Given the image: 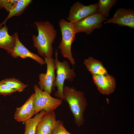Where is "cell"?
Instances as JSON below:
<instances>
[{
  "instance_id": "6da1fadb",
  "label": "cell",
  "mask_w": 134,
  "mask_h": 134,
  "mask_svg": "<svg viewBox=\"0 0 134 134\" xmlns=\"http://www.w3.org/2000/svg\"><path fill=\"white\" fill-rule=\"evenodd\" d=\"M38 35H33V46L37 50L38 54L44 57H52L53 48L52 45L57 35V31L54 26L46 21H35Z\"/></svg>"
},
{
  "instance_id": "7a4b0ae2",
  "label": "cell",
  "mask_w": 134,
  "mask_h": 134,
  "mask_svg": "<svg viewBox=\"0 0 134 134\" xmlns=\"http://www.w3.org/2000/svg\"><path fill=\"white\" fill-rule=\"evenodd\" d=\"M63 100L67 102L76 125L80 127L84 122V113L88 105L83 92L73 87L64 85Z\"/></svg>"
},
{
  "instance_id": "3957f363",
  "label": "cell",
  "mask_w": 134,
  "mask_h": 134,
  "mask_svg": "<svg viewBox=\"0 0 134 134\" xmlns=\"http://www.w3.org/2000/svg\"><path fill=\"white\" fill-rule=\"evenodd\" d=\"M59 24L62 38L58 48L63 57L67 58L74 66L76 63L71 51V46L76 34L74 26L73 23L64 19H61Z\"/></svg>"
},
{
  "instance_id": "277c9868",
  "label": "cell",
  "mask_w": 134,
  "mask_h": 134,
  "mask_svg": "<svg viewBox=\"0 0 134 134\" xmlns=\"http://www.w3.org/2000/svg\"><path fill=\"white\" fill-rule=\"evenodd\" d=\"M55 66L56 76L54 82L52 90L56 87L57 90L55 93V96L58 98L63 100V88L65 80L72 82L76 75L74 68L71 69L68 63L64 60L60 62L58 58V52L56 50L55 58L54 59Z\"/></svg>"
},
{
  "instance_id": "5b68a950",
  "label": "cell",
  "mask_w": 134,
  "mask_h": 134,
  "mask_svg": "<svg viewBox=\"0 0 134 134\" xmlns=\"http://www.w3.org/2000/svg\"><path fill=\"white\" fill-rule=\"evenodd\" d=\"M34 88L35 114L43 110L46 113L54 111L62 104V100L52 97L46 92L41 90L37 85H35Z\"/></svg>"
},
{
  "instance_id": "8992f818",
  "label": "cell",
  "mask_w": 134,
  "mask_h": 134,
  "mask_svg": "<svg viewBox=\"0 0 134 134\" xmlns=\"http://www.w3.org/2000/svg\"><path fill=\"white\" fill-rule=\"evenodd\" d=\"M107 20V19L97 12L73 24L76 34L83 32L89 35L95 29H99L101 28L102 22Z\"/></svg>"
},
{
  "instance_id": "52a82bcc",
  "label": "cell",
  "mask_w": 134,
  "mask_h": 134,
  "mask_svg": "<svg viewBox=\"0 0 134 134\" xmlns=\"http://www.w3.org/2000/svg\"><path fill=\"white\" fill-rule=\"evenodd\" d=\"M44 58L47 65V71L45 73H41L39 75L38 84L41 90L51 95L55 79V70L56 68L54 59L52 57Z\"/></svg>"
},
{
  "instance_id": "ba28073f",
  "label": "cell",
  "mask_w": 134,
  "mask_h": 134,
  "mask_svg": "<svg viewBox=\"0 0 134 134\" xmlns=\"http://www.w3.org/2000/svg\"><path fill=\"white\" fill-rule=\"evenodd\" d=\"M97 3L85 5L79 1H76L70 7L67 20L70 23H75L97 12Z\"/></svg>"
},
{
  "instance_id": "9c48e42d",
  "label": "cell",
  "mask_w": 134,
  "mask_h": 134,
  "mask_svg": "<svg viewBox=\"0 0 134 134\" xmlns=\"http://www.w3.org/2000/svg\"><path fill=\"white\" fill-rule=\"evenodd\" d=\"M104 24L113 23L119 26H127L134 29V11L123 8L117 9L113 17L107 19Z\"/></svg>"
},
{
  "instance_id": "30bf717a",
  "label": "cell",
  "mask_w": 134,
  "mask_h": 134,
  "mask_svg": "<svg viewBox=\"0 0 134 134\" xmlns=\"http://www.w3.org/2000/svg\"><path fill=\"white\" fill-rule=\"evenodd\" d=\"M93 79L97 89L101 94L108 95L114 92L116 87L115 79L108 73L92 75Z\"/></svg>"
},
{
  "instance_id": "8fae6325",
  "label": "cell",
  "mask_w": 134,
  "mask_h": 134,
  "mask_svg": "<svg viewBox=\"0 0 134 134\" xmlns=\"http://www.w3.org/2000/svg\"><path fill=\"white\" fill-rule=\"evenodd\" d=\"M15 43V46L10 55L14 58L19 57L23 59L30 58L36 61L41 65L46 64L44 60L38 55L30 52L27 49L20 41L17 32L14 33Z\"/></svg>"
},
{
  "instance_id": "7c38bea8",
  "label": "cell",
  "mask_w": 134,
  "mask_h": 134,
  "mask_svg": "<svg viewBox=\"0 0 134 134\" xmlns=\"http://www.w3.org/2000/svg\"><path fill=\"white\" fill-rule=\"evenodd\" d=\"M34 99V94L33 93L22 106L17 108L14 115L16 121L24 122L35 114Z\"/></svg>"
},
{
  "instance_id": "4fadbf2b",
  "label": "cell",
  "mask_w": 134,
  "mask_h": 134,
  "mask_svg": "<svg viewBox=\"0 0 134 134\" xmlns=\"http://www.w3.org/2000/svg\"><path fill=\"white\" fill-rule=\"evenodd\" d=\"M56 122L54 111L46 113L38 124L35 134H51Z\"/></svg>"
},
{
  "instance_id": "5bb4252c",
  "label": "cell",
  "mask_w": 134,
  "mask_h": 134,
  "mask_svg": "<svg viewBox=\"0 0 134 134\" xmlns=\"http://www.w3.org/2000/svg\"><path fill=\"white\" fill-rule=\"evenodd\" d=\"M14 33L10 35L8 28L5 24L0 27V48L5 50L9 54L13 49L15 44Z\"/></svg>"
},
{
  "instance_id": "9a60e30c",
  "label": "cell",
  "mask_w": 134,
  "mask_h": 134,
  "mask_svg": "<svg viewBox=\"0 0 134 134\" xmlns=\"http://www.w3.org/2000/svg\"><path fill=\"white\" fill-rule=\"evenodd\" d=\"M83 64L92 75L108 73L107 70L100 61L90 57L84 59Z\"/></svg>"
},
{
  "instance_id": "2e32d148",
  "label": "cell",
  "mask_w": 134,
  "mask_h": 134,
  "mask_svg": "<svg viewBox=\"0 0 134 134\" xmlns=\"http://www.w3.org/2000/svg\"><path fill=\"white\" fill-rule=\"evenodd\" d=\"M32 2V0H18L15 5L9 12L6 19L0 24V27L6 24L8 20L12 17L20 16Z\"/></svg>"
},
{
  "instance_id": "e0dca14e",
  "label": "cell",
  "mask_w": 134,
  "mask_h": 134,
  "mask_svg": "<svg viewBox=\"0 0 134 134\" xmlns=\"http://www.w3.org/2000/svg\"><path fill=\"white\" fill-rule=\"evenodd\" d=\"M46 112L44 110L41 111L35 116L25 121V132L24 134H35L37 125Z\"/></svg>"
},
{
  "instance_id": "ac0fdd59",
  "label": "cell",
  "mask_w": 134,
  "mask_h": 134,
  "mask_svg": "<svg viewBox=\"0 0 134 134\" xmlns=\"http://www.w3.org/2000/svg\"><path fill=\"white\" fill-rule=\"evenodd\" d=\"M117 2L116 0H99L97 3V12L107 18L109 16V12Z\"/></svg>"
},
{
  "instance_id": "d6986e66",
  "label": "cell",
  "mask_w": 134,
  "mask_h": 134,
  "mask_svg": "<svg viewBox=\"0 0 134 134\" xmlns=\"http://www.w3.org/2000/svg\"><path fill=\"white\" fill-rule=\"evenodd\" d=\"M0 82L5 83L12 89L20 92L23 91L28 85L25 84L15 78H10L4 79Z\"/></svg>"
},
{
  "instance_id": "ffe728a7",
  "label": "cell",
  "mask_w": 134,
  "mask_h": 134,
  "mask_svg": "<svg viewBox=\"0 0 134 134\" xmlns=\"http://www.w3.org/2000/svg\"><path fill=\"white\" fill-rule=\"evenodd\" d=\"M51 134H72L69 132L65 127L63 122L57 120L56 125Z\"/></svg>"
},
{
  "instance_id": "44dd1931",
  "label": "cell",
  "mask_w": 134,
  "mask_h": 134,
  "mask_svg": "<svg viewBox=\"0 0 134 134\" xmlns=\"http://www.w3.org/2000/svg\"><path fill=\"white\" fill-rule=\"evenodd\" d=\"M17 91L5 83L0 82V95L5 96Z\"/></svg>"
},
{
  "instance_id": "7402d4cb",
  "label": "cell",
  "mask_w": 134,
  "mask_h": 134,
  "mask_svg": "<svg viewBox=\"0 0 134 134\" xmlns=\"http://www.w3.org/2000/svg\"><path fill=\"white\" fill-rule=\"evenodd\" d=\"M18 0H3L2 7L9 12L14 7Z\"/></svg>"
},
{
  "instance_id": "603a6c76",
  "label": "cell",
  "mask_w": 134,
  "mask_h": 134,
  "mask_svg": "<svg viewBox=\"0 0 134 134\" xmlns=\"http://www.w3.org/2000/svg\"><path fill=\"white\" fill-rule=\"evenodd\" d=\"M3 0H0V9L3 8L2 4Z\"/></svg>"
}]
</instances>
